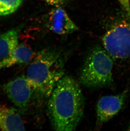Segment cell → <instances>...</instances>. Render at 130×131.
Wrapping results in <instances>:
<instances>
[{"mask_svg": "<svg viewBox=\"0 0 130 131\" xmlns=\"http://www.w3.org/2000/svg\"><path fill=\"white\" fill-rule=\"evenodd\" d=\"M48 113L53 129L71 131L76 129L84 114L85 102L77 82L63 76L49 96Z\"/></svg>", "mask_w": 130, "mask_h": 131, "instance_id": "6da1fadb", "label": "cell"}, {"mask_svg": "<svg viewBox=\"0 0 130 131\" xmlns=\"http://www.w3.org/2000/svg\"><path fill=\"white\" fill-rule=\"evenodd\" d=\"M46 24L48 29L59 35L69 34L78 29L61 6H55L49 12L46 16Z\"/></svg>", "mask_w": 130, "mask_h": 131, "instance_id": "52a82bcc", "label": "cell"}, {"mask_svg": "<svg viewBox=\"0 0 130 131\" xmlns=\"http://www.w3.org/2000/svg\"><path fill=\"white\" fill-rule=\"evenodd\" d=\"M63 61L55 52H39L27 69L26 77L33 91L42 97H49L58 82L64 76Z\"/></svg>", "mask_w": 130, "mask_h": 131, "instance_id": "7a4b0ae2", "label": "cell"}, {"mask_svg": "<svg viewBox=\"0 0 130 131\" xmlns=\"http://www.w3.org/2000/svg\"><path fill=\"white\" fill-rule=\"evenodd\" d=\"M24 130V124L17 111L14 108L0 104V130Z\"/></svg>", "mask_w": 130, "mask_h": 131, "instance_id": "ba28073f", "label": "cell"}, {"mask_svg": "<svg viewBox=\"0 0 130 131\" xmlns=\"http://www.w3.org/2000/svg\"><path fill=\"white\" fill-rule=\"evenodd\" d=\"M24 0H0V16L15 13L21 6Z\"/></svg>", "mask_w": 130, "mask_h": 131, "instance_id": "8fae6325", "label": "cell"}, {"mask_svg": "<svg viewBox=\"0 0 130 131\" xmlns=\"http://www.w3.org/2000/svg\"><path fill=\"white\" fill-rule=\"evenodd\" d=\"M128 131H130V125H129V127H128Z\"/></svg>", "mask_w": 130, "mask_h": 131, "instance_id": "5bb4252c", "label": "cell"}, {"mask_svg": "<svg viewBox=\"0 0 130 131\" xmlns=\"http://www.w3.org/2000/svg\"><path fill=\"white\" fill-rule=\"evenodd\" d=\"M112 57L99 46L93 49L86 58L80 75V83L87 88L110 85L113 82Z\"/></svg>", "mask_w": 130, "mask_h": 131, "instance_id": "3957f363", "label": "cell"}, {"mask_svg": "<svg viewBox=\"0 0 130 131\" xmlns=\"http://www.w3.org/2000/svg\"><path fill=\"white\" fill-rule=\"evenodd\" d=\"M34 56L33 51L25 45H20L7 57L0 60V70L16 64L31 62Z\"/></svg>", "mask_w": 130, "mask_h": 131, "instance_id": "9c48e42d", "label": "cell"}, {"mask_svg": "<svg viewBox=\"0 0 130 131\" xmlns=\"http://www.w3.org/2000/svg\"><path fill=\"white\" fill-rule=\"evenodd\" d=\"M128 92L125 89L116 95H106L99 99L96 106V128H101L121 110L128 97Z\"/></svg>", "mask_w": 130, "mask_h": 131, "instance_id": "5b68a950", "label": "cell"}, {"mask_svg": "<svg viewBox=\"0 0 130 131\" xmlns=\"http://www.w3.org/2000/svg\"><path fill=\"white\" fill-rule=\"evenodd\" d=\"M10 101L22 112L27 110L33 90L25 75L17 77L4 86Z\"/></svg>", "mask_w": 130, "mask_h": 131, "instance_id": "8992f818", "label": "cell"}, {"mask_svg": "<svg viewBox=\"0 0 130 131\" xmlns=\"http://www.w3.org/2000/svg\"><path fill=\"white\" fill-rule=\"evenodd\" d=\"M102 42L111 57L120 60L130 59V19L120 20L107 30Z\"/></svg>", "mask_w": 130, "mask_h": 131, "instance_id": "277c9868", "label": "cell"}, {"mask_svg": "<svg viewBox=\"0 0 130 131\" xmlns=\"http://www.w3.org/2000/svg\"><path fill=\"white\" fill-rule=\"evenodd\" d=\"M49 5L55 6H61L65 5L68 0H43Z\"/></svg>", "mask_w": 130, "mask_h": 131, "instance_id": "4fadbf2b", "label": "cell"}, {"mask_svg": "<svg viewBox=\"0 0 130 131\" xmlns=\"http://www.w3.org/2000/svg\"><path fill=\"white\" fill-rule=\"evenodd\" d=\"M127 17L130 19V0H117Z\"/></svg>", "mask_w": 130, "mask_h": 131, "instance_id": "7c38bea8", "label": "cell"}, {"mask_svg": "<svg viewBox=\"0 0 130 131\" xmlns=\"http://www.w3.org/2000/svg\"><path fill=\"white\" fill-rule=\"evenodd\" d=\"M22 27L21 25L0 34V60L11 54L18 46L19 37Z\"/></svg>", "mask_w": 130, "mask_h": 131, "instance_id": "30bf717a", "label": "cell"}]
</instances>
